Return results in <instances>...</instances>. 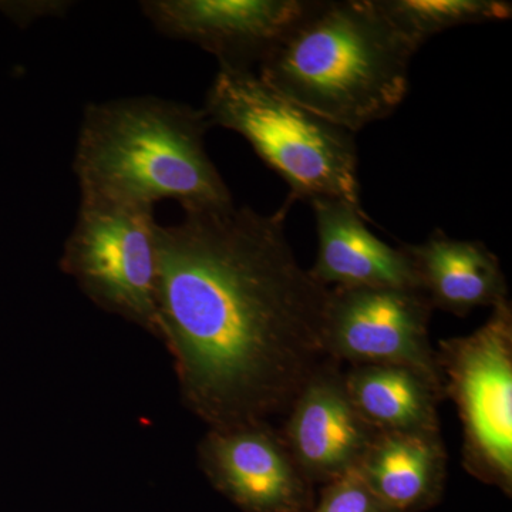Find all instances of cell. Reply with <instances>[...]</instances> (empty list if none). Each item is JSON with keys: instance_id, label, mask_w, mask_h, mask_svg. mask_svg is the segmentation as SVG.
I'll return each instance as SVG.
<instances>
[{"instance_id": "cell-1", "label": "cell", "mask_w": 512, "mask_h": 512, "mask_svg": "<svg viewBox=\"0 0 512 512\" xmlns=\"http://www.w3.org/2000/svg\"><path fill=\"white\" fill-rule=\"evenodd\" d=\"M289 205L194 208L158 225V339L185 406L210 429L285 417L329 359V288L293 254Z\"/></svg>"}, {"instance_id": "cell-2", "label": "cell", "mask_w": 512, "mask_h": 512, "mask_svg": "<svg viewBox=\"0 0 512 512\" xmlns=\"http://www.w3.org/2000/svg\"><path fill=\"white\" fill-rule=\"evenodd\" d=\"M414 53L375 0H315L258 64V76L356 134L392 116L406 99Z\"/></svg>"}, {"instance_id": "cell-3", "label": "cell", "mask_w": 512, "mask_h": 512, "mask_svg": "<svg viewBox=\"0 0 512 512\" xmlns=\"http://www.w3.org/2000/svg\"><path fill=\"white\" fill-rule=\"evenodd\" d=\"M207 114L178 101L123 97L86 107L73 171L82 197L183 210L234 204L205 150Z\"/></svg>"}, {"instance_id": "cell-4", "label": "cell", "mask_w": 512, "mask_h": 512, "mask_svg": "<svg viewBox=\"0 0 512 512\" xmlns=\"http://www.w3.org/2000/svg\"><path fill=\"white\" fill-rule=\"evenodd\" d=\"M291 188L288 202L335 198L362 208L355 134L268 86L252 70L220 69L202 107Z\"/></svg>"}, {"instance_id": "cell-5", "label": "cell", "mask_w": 512, "mask_h": 512, "mask_svg": "<svg viewBox=\"0 0 512 512\" xmlns=\"http://www.w3.org/2000/svg\"><path fill=\"white\" fill-rule=\"evenodd\" d=\"M158 225L154 208L80 197L60 259L90 301L157 339Z\"/></svg>"}, {"instance_id": "cell-6", "label": "cell", "mask_w": 512, "mask_h": 512, "mask_svg": "<svg viewBox=\"0 0 512 512\" xmlns=\"http://www.w3.org/2000/svg\"><path fill=\"white\" fill-rule=\"evenodd\" d=\"M471 335L440 340L444 394L463 424V466L481 483L512 494V306L495 305Z\"/></svg>"}, {"instance_id": "cell-7", "label": "cell", "mask_w": 512, "mask_h": 512, "mask_svg": "<svg viewBox=\"0 0 512 512\" xmlns=\"http://www.w3.org/2000/svg\"><path fill=\"white\" fill-rule=\"evenodd\" d=\"M431 312L420 289L329 288L326 356L339 365L410 367L444 390L430 343Z\"/></svg>"}, {"instance_id": "cell-8", "label": "cell", "mask_w": 512, "mask_h": 512, "mask_svg": "<svg viewBox=\"0 0 512 512\" xmlns=\"http://www.w3.org/2000/svg\"><path fill=\"white\" fill-rule=\"evenodd\" d=\"M315 0H147L158 32L194 43L220 69L252 70L306 15Z\"/></svg>"}, {"instance_id": "cell-9", "label": "cell", "mask_w": 512, "mask_h": 512, "mask_svg": "<svg viewBox=\"0 0 512 512\" xmlns=\"http://www.w3.org/2000/svg\"><path fill=\"white\" fill-rule=\"evenodd\" d=\"M198 463L210 483L244 512H309L315 485L274 424L208 429Z\"/></svg>"}, {"instance_id": "cell-10", "label": "cell", "mask_w": 512, "mask_h": 512, "mask_svg": "<svg viewBox=\"0 0 512 512\" xmlns=\"http://www.w3.org/2000/svg\"><path fill=\"white\" fill-rule=\"evenodd\" d=\"M340 366L328 359L316 370L279 429L296 464L315 487L359 468L379 433L350 400Z\"/></svg>"}, {"instance_id": "cell-11", "label": "cell", "mask_w": 512, "mask_h": 512, "mask_svg": "<svg viewBox=\"0 0 512 512\" xmlns=\"http://www.w3.org/2000/svg\"><path fill=\"white\" fill-rule=\"evenodd\" d=\"M318 256L309 274L326 288L420 289L409 256L367 228L366 212L335 198L311 201Z\"/></svg>"}, {"instance_id": "cell-12", "label": "cell", "mask_w": 512, "mask_h": 512, "mask_svg": "<svg viewBox=\"0 0 512 512\" xmlns=\"http://www.w3.org/2000/svg\"><path fill=\"white\" fill-rule=\"evenodd\" d=\"M400 247L433 309L467 316L474 309L508 301L503 268L484 242L450 238L436 229L426 241Z\"/></svg>"}, {"instance_id": "cell-13", "label": "cell", "mask_w": 512, "mask_h": 512, "mask_svg": "<svg viewBox=\"0 0 512 512\" xmlns=\"http://www.w3.org/2000/svg\"><path fill=\"white\" fill-rule=\"evenodd\" d=\"M357 470L390 511H427L446 488V447L440 431H379Z\"/></svg>"}, {"instance_id": "cell-14", "label": "cell", "mask_w": 512, "mask_h": 512, "mask_svg": "<svg viewBox=\"0 0 512 512\" xmlns=\"http://www.w3.org/2000/svg\"><path fill=\"white\" fill-rule=\"evenodd\" d=\"M343 382L357 412L376 431H440L439 404L446 397L417 370L353 365Z\"/></svg>"}, {"instance_id": "cell-15", "label": "cell", "mask_w": 512, "mask_h": 512, "mask_svg": "<svg viewBox=\"0 0 512 512\" xmlns=\"http://www.w3.org/2000/svg\"><path fill=\"white\" fill-rule=\"evenodd\" d=\"M384 18L414 52L444 30L511 19L505 0H375Z\"/></svg>"}, {"instance_id": "cell-16", "label": "cell", "mask_w": 512, "mask_h": 512, "mask_svg": "<svg viewBox=\"0 0 512 512\" xmlns=\"http://www.w3.org/2000/svg\"><path fill=\"white\" fill-rule=\"evenodd\" d=\"M309 512H392L370 490L359 470L320 487Z\"/></svg>"}]
</instances>
